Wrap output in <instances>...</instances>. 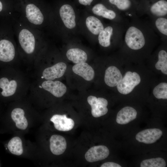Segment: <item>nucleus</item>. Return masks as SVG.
I'll list each match as a JSON object with an SVG mask.
<instances>
[{
    "instance_id": "obj_1",
    "label": "nucleus",
    "mask_w": 167,
    "mask_h": 167,
    "mask_svg": "<svg viewBox=\"0 0 167 167\" xmlns=\"http://www.w3.org/2000/svg\"><path fill=\"white\" fill-rule=\"evenodd\" d=\"M21 106L14 107L4 118H0L6 131L24 134L39 124V114Z\"/></svg>"
},
{
    "instance_id": "obj_2",
    "label": "nucleus",
    "mask_w": 167,
    "mask_h": 167,
    "mask_svg": "<svg viewBox=\"0 0 167 167\" xmlns=\"http://www.w3.org/2000/svg\"><path fill=\"white\" fill-rule=\"evenodd\" d=\"M125 30L123 24L115 22L113 25L104 28L98 34L99 44L103 47H107L111 45L112 40L118 44H122Z\"/></svg>"
},
{
    "instance_id": "obj_3",
    "label": "nucleus",
    "mask_w": 167,
    "mask_h": 167,
    "mask_svg": "<svg viewBox=\"0 0 167 167\" xmlns=\"http://www.w3.org/2000/svg\"><path fill=\"white\" fill-rule=\"evenodd\" d=\"M140 17L144 15L149 18L167 17V0H142L139 2Z\"/></svg>"
},
{
    "instance_id": "obj_4",
    "label": "nucleus",
    "mask_w": 167,
    "mask_h": 167,
    "mask_svg": "<svg viewBox=\"0 0 167 167\" xmlns=\"http://www.w3.org/2000/svg\"><path fill=\"white\" fill-rule=\"evenodd\" d=\"M17 37L22 50L27 55L33 54L36 51L39 38L31 28L21 26L18 32Z\"/></svg>"
},
{
    "instance_id": "obj_5",
    "label": "nucleus",
    "mask_w": 167,
    "mask_h": 167,
    "mask_svg": "<svg viewBox=\"0 0 167 167\" xmlns=\"http://www.w3.org/2000/svg\"><path fill=\"white\" fill-rule=\"evenodd\" d=\"M107 1L113 9L129 20L140 17L139 2L135 0H107Z\"/></svg>"
},
{
    "instance_id": "obj_6",
    "label": "nucleus",
    "mask_w": 167,
    "mask_h": 167,
    "mask_svg": "<svg viewBox=\"0 0 167 167\" xmlns=\"http://www.w3.org/2000/svg\"><path fill=\"white\" fill-rule=\"evenodd\" d=\"M30 145L26 143L21 135H17L10 139L5 144L6 149L9 153L17 156H28L32 152L34 155L37 153L30 151ZM29 156H30L29 155Z\"/></svg>"
},
{
    "instance_id": "obj_7",
    "label": "nucleus",
    "mask_w": 167,
    "mask_h": 167,
    "mask_svg": "<svg viewBox=\"0 0 167 167\" xmlns=\"http://www.w3.org/2000/svg\"><path fill=\"white\" fill-rule=\"evenodd\" d=\"M92 11L96 15L112 20L114 22L126 25L129 21L116 10L113 8H108L102 3L96 4L92 7Z\"/></svg>"
},
{
    "instance_id": "obj_8",
    "label": "nucleus",
    "mask_w": 167,
    "mask_h": 167,
    "mask_svg": "<svg viewBox=\"0 0 167 167\" xmlns=\"http://www.w3.org/2000/svg\"><path fill=\"white\" fill-rule=\"evenodd\" d=\"M140 81V76L137 73L128 71L117 85V89L122 94H128L132 91Z\"/></svg>"
},
{
    "instance_id": "obj_9",
    "label": "nucleus",
    "mask_w": 167,
    "mask_h": 167,
    "mask_svg": "<svg viewBox=\"0 0 167 167\" xmlns=\"http://www.w3.org/2000/svg\"><path fill=\"white\" fill-rule=\"evenodd\" d=\"M23 14L28 23L34 26H39L44 21V16L41 11L33 3L28 4L26 6Z\"/></svg>"
},
{
    "instance_id": "obj_10",
    "label": "nucleus",
    "mask_w": 167,
    "mask_h": 167,
    "mask_svg": "<svg viewBox=\"0 0 167 167\" xmlns=\"http://www.w3.org/2000/svg\"><path fill=\"white\" fill-rule=\"evenodd\" d=\"M87 101L91 106V113L94 117H100L107 113L108 109L107 106L108 102L106 99L90 96L88 97Z\"/></svg>"
},
{
    "instance_id": "obj_11",
    "label": "nucleus",
    "mask_w": 167,
    "mask_h": 167,
    "mask_svg": "<svg viewBox=\"0 0 167 167\" xmlns=\"http://www.w3.org/2000/svg\"><path fill=\"white\" fill-rule=\"evenodd\" d=\"M152 29L162 42L167 40V17H148L147 19Z\"/></svg>"
},
{
    "instance_id": "obj_12",
    "label": "nucleus",
    "mask_w": 167,
    "mask_h": 167,
    "mask_svg": "<svg viewBox=\"0 0 167 167\" xmlns=\"http://www.w3.org/2000/svg\"><path fill=\"white\" fill-rule=\"evenodd\" d=\"M16 51L15 45L11 41L6 39L0 40V61L9 62L15 58Z\"/></svg>"
},
{
    "instance_id": "obj_13",
    "label": "nucleus",
    "mask_w": 167,
    "mask_h": 167,
    "mask_svg": "<svg viewBox=\"0 0 167 167\" xmlns=\"http://www.w3.org/2000/svg\"><path fill=\"white\" fill-rule=\"evenodd\" d=\"M50 121L57 130L60 131H68L71 130L74 126L73 119L67 118L66 114H56L52 115Z\"/></svg>"
},
{
    "instance_id": "obj_14",
    "label": "nucleus",
    "mask_w": 167,
    "mask_h": 167,
    "mask_svg": "<svg viewBox=\"0 0 167 167\" xmlns=\"http://www.w3.org/2000/svg\"><path fill=\"white\" fill-rule=\"evenodd\" d=\"M109 154L108 148L104 145L92 147L86 153L85 158L87 161L93 162L103 160L107 157Z\"/></svg>"
},
{
    "instance_id": "obj_15",
    "label": "nucleus",
    "mask_w": 167,
    "mask_h": 167,
    "mask_svg": "<svg viewBox=\"0 0 167 167\" xmlns=\"http://www.w3.org/2000/svg\"><path fill=\"white\" fill-rule=\"evenodd\" d=\"M162 135V131L159 129H148L138 133L135 138L139 142L146 144H151L158 140Z\"/></svg>"
},
{
    "instance_id": "obj_16",
    "label": "nucleus",
    "mask_w": 167,
    "mask_h": 167,
    "mask_svg": "<svg viewBox=\"0 0 167 167\" xmlns=\"http://www.w3.org/2000/svg\"><path fill=\"white\" fill-rule=\"evenodd\" d=\"M40 87L48 91L57 97H61L66 91V86L59 81L47 80L43 82Z\"/></svg>"
},
{
    "instance_id": "obj_17",
    "label": "nucleus",
    "mask_w": 167,
    "mask_h": 167,
    "mask_svg": "<svg viewBox=\"0 0 167 167\" xmlns=\"http://www.w3.org/2000/svg\"><path fill=\"white\" fill-rule=\"evenodd\" d=\"M59 12L61 19L66 27L69 29L75 27V16L71 6L68 4H63L60 7Z\"/></svg>"
},
{
    "instance_id": "obj_18",
    "label": "nucleus",
    "mask_w": 167,
    "mask_h": 167,
    "mask_svg": "<svg viewBox=\"0 0 167 167\" xmlns=\"http://www.w3.org/2000/svg\"><path fill=\"white\" fill-rule=\"evenodd\" d=\"M66 69V65L63 62H59L45 69L42 73V78L47 80H53L62 77Z\"/></svg>"
},
{
    "instance_id": "obj_19",
    "label": "nucleus",
    "mask_w": 167,
    "mask_h": 167,
    "mask_svg": "<svg viewBox=\"0 0 167 167\" xmlns=\"http://www.w3.org/2000/svg\"><path fill=\"white\" fill-rule=\"evenodd\" d=\"M50 151L54 155H60L64 153L66 148V142L65 138L58 135H52L49 139Z\"/></svg>"
},
{
    "instance_id": "obj_20",
    "label": "nucleus",
    "mask_w": 167,
    "mask_h": 167,
    "mask_svg": "<svg viewBox=\"0 0 167 167\" xmlns=\"http://www.w3.org/2000/svg\"><path fill=\"white\" fill-rule=\"evenodd\" d=\"M18 84L14 79H9L3 77L0 78V88L2 90L1 94L5 97L14 95L16 92Z\"/></svg>"
},
{
    "instance_id": "obj_21",
    "label": "nucleus",
    "mask_w": 167,
    "mask_h": 167,
    "mask_svg": "<svg viewBox=\"0 0 167 167\" xmlns=\"http://www.w3.org/2000/svg\"><path fill=\"white\" fill-rule=\"evenodd\" d=\"M122 78L120 71L115 66H110L105 71L104 81L105 84L109 87L117 86Z\"/></svg>"
},
{
    "instance_id": "obj_22",
    "label": "nucleus",
    "mask_w": 167,
    "mask_h": 167,
    "mask_svg": "<svg viewBox=\"0 0 167 167\" xmlns=\"http://www.w3.org/2000/svg\"><path fill=\"white\" fill-rule=\"evenodd\" d=\"M72 71L87 81H91L94 78L95 73L93 69L85 62L75 64L72 67Z\"/></svg>"
},
{
    "instance_id": "obj_23",
    "label": "nucleus",
    "mask_w": 167,
    "mask_h": 167,
    "mask_svg": "<svg viewBox=\"0 0 167 167\" xmlns=\"http://www.w3.org/2000/svg\"><path fill=\"white\" fill-rule=\"evenodd\" d=\"M137 114V112L134 108L130 106L125 107L118 113L116 122L120 124H126L135 119Z\"/></svg>"
},
{
    "instance_id": "obj_24",
    "label": "nucleus",
    "mask_w": 167,
    "mask_h": 167,
    "mask_svg": "<svg viewBox=\"0 0 167 167\" xmlns=\"http://www.w3.org/2000/svg\"><path fill=\"white\" fill-rule=\"evenodd\" d=\"M66 56L69 60L76 64L85 62L88 58L87 55L85 52L77 48L69 49L66 52Z\"/></svg>"
},
{
    "instance_id": "obj_25",
    "label": "nucleus",
    "mask_w": 167,
    "mask_h": 167,
    "mask_svg": "<svg viewBox=\"0 0 167 167\" xmlns=\"http://www.w3.org/2000/svg\"><path fill=\"white\" fill-rule=\"evenodd\" d=\"M86 24L89 31L95 35H98L104 28L101 20L94 16L88 17L86 20Z\"/></svg>"
},
{
    "instance_id": "obj_26",
    "label": "nucleus",
    "mask_w": 167,
    "mask_h": 167,
    "mask_svg": "<svg viewBox=\"0 0 167 167\" xmlns=\"http://www.w3.org/2000/svg\"><path fill=\"white\" fill-rule=\"evenodd\" d=\"M158 60L155 64V67L161 70L165 74H167V52L166 51L161 49L158 53Z\"/></svg>"
},
{
    "instance_id": "obj_27",
    "label": "nucleus",
    "mask_w": 167,
    "mask_h": 167,
    "mask_svg": "<svg viewBox=\"0 0 167 167\" xmlns=\"http://www.w3.org/2000/svg\"><path fill=\"white\" fill-rule=\"evenodd\" d=\"M166 166L165 160L161 157L145 160L140 165L141 167H165Z\"/></svg>"
},
{
    "instance_id": "obj_28",
    "label": "nucleus",
    "mask_w": 167,
    "mask_h": 167,
    "mask_svg": "<svg viewBox=\"0 0 167 167\" xmlns=\"http://www.w3.org/2000/svg\"><path fill=\"white\" fill-rule=\"evenodd\" d=\"M153 93L154 96L158 99H167V84L161 83L155 87Z\"/></svg>"
},
{
    "instance_id": "obj_29",
    "label": "nucleus",
    "mask_w": 167,
    "mask_h": 167,
    "mask_svg": "<svg viewBox=\"0 0 167 167\" xmlns=\"http://www.w3.org/2000/svg\"><path fill=\"white\" fill-rule=\"evenodd\" d=\"M101 167H121V166L113 162H107L102 164Z\"/></svg>"
},
{
    "instance_id": "obj_30",
    "label": "nucleus",
    "mask_w": 167,
    "mask_h": 167,
    "mask_svg": "<svg viewBox=\"0 0 167 167\" xmlns=\"http://www.w3.org/2000/svg\"><path fill=\"white\" fill-rule=\"evenodd\" d=\"M93 0H78L79 3L84 6H90Z\"/></svg>"
},
{
    "instance_id": "obj_31",
    "label": "nucleus",
    "mask_w": 167,
    "mask_h": 167,
    "mask_svg": "<svg viewBox=\"0 0 167 167\" xmlns=\"http://www.w3.org/2000/svg\"><path fill=\"white\" fill-rule=\"evenodd\" d=\"M3 8V6L2 2L0 1V12H1Z\"/></svg>"
},
{
    "instance_id": "obj_32",
    "label": "nucleus",
    "mask_w": 167,
    "mask_h": 167,
    "mask_svg": "<svg viewBox=\"0 0 167 167\" xmlns=\"http://www.w3.org/2000/svg\"><path fill=\"white\" fill-rule=\"evenodd\" d=\"M1 163H0V167L1 166Z\"/></svg>"
}]
</instances>
